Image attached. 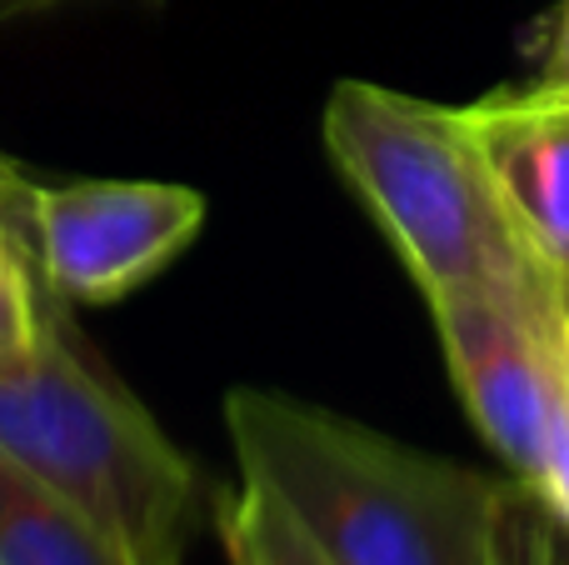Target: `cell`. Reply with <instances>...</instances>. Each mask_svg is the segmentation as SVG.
Wrapping results in <instances>:
<instances>
[{
    "label": "cell",
    "mask_w": 569,
    "mask_h": 565,
    "mask_svg": "<svg viewBox=\"0 0 569 565\" xmlns=\"http://www.w3.org/2000/svg\"><path fill=\"white\" fill-rule=\"evenodd\" d=\"M240 480L260 486L325 565H540L555 521L525 480L425 456L280 390H230Z\"/></svg>",
    "instance_id": "obj_1"
},
{
    "label": "cell",
    "mask_w": 569,
    "mask_h": 565,
    "mask_svg": "<svg viewBox=\"0 0 569 565\" xmlns=\"http://www.w3.org/2000/svg\"><path fill=\"white\" fill-rule=\"evenodd\" d=\"M320 136L425 300L465 290L550 300L555 276H545L505 216L465 106L340 80L325 100Z\"/></svg>",
    "instance_id": "obj_2"
},
{
    "label": "cell",
    "mask_w": 569,
    "mask_h": 565,
    "mask_svg": "<svg viewBox=\"0 0 569 565\" xmlns=\"http://www.w3.org/2000/svg\"><path fill=\"white\" fill-rule=\"evenodd\" d=\"M0 456L86 511L140 565H180L196 470L86 356L56 290H46L36 340L0 366Z\"/></svg>",
    "instance_id": "obj_3"
},
{
    "label": "cell",
    "mask_w": 569,
    "mask_h": 565,
    "mask_svg": "<svg viewBox=\"0 0 569 565\" xmlns=\"http://www.w3.org/2000/svg\"><path fill=\"white\" fill-rule=\"evenodd\" d=\"M206 226V196L176 180L30 186L36 276L66 306H110L170 266Z\"/></svg>",
    "instance_id": "obj_4"
},
{
    "label": "cell",
    "mask_w": 569,
    "mask_h": 565,
    "mask_svg": "<svg viewBox=\"0 0 569 565\" xmlns=\"http://www.w3.org/2000/svg\"><path fill=\"white\" fill-rule=\"evenodd\" d=\"M425 306L435 316L445 366L475 430L515 470V480L530 486L550 446V426L569 376L560 336H555V290L550 300L465 290V296H435Z\"/></svg>",
    "instance_id": "obj_5"
},
{
    "label": "cell",
    "mask_w": 569,
    "mask_h": 565,
    "mask_svg": "<svg viewBox=\"0 0 569 565\" xmlns=\"http://www.w3.org/2000/svg\"><path fill=\"white\" fill-rule=\"evenodd\" d=\"M485 166L545 276H569V86H500L465 106Z\"/></svg>",
    "instance_id": "obj_6"
},
{
    "label": "cell",
    "mask_w": 569,
    "mask_h": 565,
    "mask_svg": "<svg viewBox=\"0 0 569 565\" xmlns=\"http://www.w3.org/2000/svg\"><path fill=\"white\" fill-rule=\"evenodd\" d=\"M0 565H140L106 526L0 456Z\"/></svg>",
    "instance_id": "obj_7"
},
{
    "label": "cell",
    "mask_w": 569,
    "mask_h": 565,
    "mask_svg": "<svg viewBox=\"0 0 569 565\" xmlns=\"http://www.w3.org/2000/svg\"><path fill=\"white\" fill-rule=\"evenodd\" d=\"M216 536L230 565H325L300 526L250 480L216 496Z\"/></svg>",
    "instance_id": "obj_8"
},
{
    "label": "cell",
    "mask_w": 569,
    "mask_h": 565,
    "mask_svg": "<svg viewBox=\"0 0 569 565\" xmlns=\"http://www.w3.org/2000/svg\"><path fill=\"white\" fill-rule=\"evenodd\" d=\"M40 306H46V280L36 276V266L26 256L0 250V366L36 340Z\"/></svg>",
    "instance_id": "obj_9"
},
{
    "label": "cell",
    "mask_w": 569,
    "mask_h": 565,
    "mask_svg": "<svg viewBox=\"0 0 569 565\" xmlns=\"http://www.w3.org/2000/svg\"><path fill=\"white\" fill-rule=\"evenodd\" d=\"M530 490L540 496V506L550 511V521L569 536V376H565V396L560 410H555V426H550V446H545V460L535 470Z\"/></svg>",
    "instance_id": "obj_10"
},
{
    "label": "cell",
    "mask_w": 569,
    "mask_h": 565,
    "mask_svg": "<svg viewBox=\"0 0 569 565\" xmlns=\"http://www.w3.org/2000/svg\"><path fill=\"white\" fill-rule=\"evenodd\" d=\"M30 186L6 156H0V250L26 256L36 266V240H30Z\"/></svg>",
    "instance_id": "obj_11"
},
{
    "label": "cell",
    "mask_w": 569,
    "mask_h": 565,
    "mask_svg": "<svg viewBox=\"0 0 569 565\" xmlns=\"http://www.w3.org/2000/svg\"><path fill=\"white\" fill-rule=\"evenodd\" d=\"M535 80L569 86V0H560V6H555L550 36H545V60H540V76H535Z\"/></svg>",
    "instance_id": "obj_12"
},
{
    "label": "cell",
    "mask_w": 569,
    "mask_h": 565,
    "mask_svg": "<svg viewBox=\"0 0 569 565\" xmlns=\"http://www.w3.org/2000/svg\"><path fill=\"white\" fill-rule=\"evenodd\" d=\"M555 336H560V356L569 366V276L555 280Z\"/></svg>",
    "instance_id": "obj_13"
},
{
    "label": "cell",
    "mask_w": 569,
    "mask_h": 565,
    "mask_svg": "<svg viewBox=\"0 0 569 565\" xmlns=\"http://www.w3.org/2000/svg\"><path fill=\"white\" fill-rule=\"evenodd\" d=\"M70 6V0H0V20H16V16H36V10H56ZM156 6V0H150Z\"/></svg>",
    "instance_id": "obj_14"
},
{
    "label": "cell",
    "mask_w": 569,
    "mask_h": 565,
    "mask_svg": "<svg viewBox=\"0 0 569 565\" xmlns=\"http://www.w3.org/2000/svg\"><path fill=\"white\" fill-rule=\"evenodd\" d=\"M540 565H569V536L565 531H555V541H550V551H545Z\"/></svg>",
    "instance_id": "obj_15"
}]
</instances>
